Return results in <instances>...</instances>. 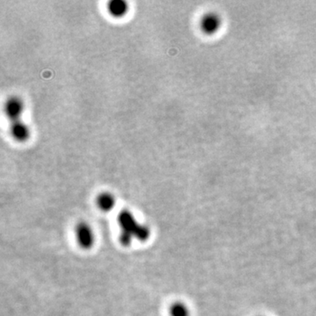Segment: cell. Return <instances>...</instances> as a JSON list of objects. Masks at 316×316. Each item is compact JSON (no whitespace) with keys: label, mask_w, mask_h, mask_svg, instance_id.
<instances>
[{"label":"cell","mask_w":316,"mask_h":316,"mask_svg":"<svg viewBox=\"0 0 316 316\" xmlns=\"http://www.w3.org/2000/svg\"><path fill=\"white\" fill-rule=\"evenodd\" d=\"M107 10L113 18H121L127 14L129 11V4L124 0H112L108 3Z\"/></svg>","instance_id":"8992f818"},{"label":"cell","mask_w":316,"mask_h":316,"mask_svg":"<svg viewBox=\"0 0 316 316\" xmlns=\"http://www.w3.org/2000/svg\"><path fill=\"white\" fill-rule=\"evenodd\" d=\"M5 115L11 120H21L22 114L25 110V104L21 98L12 96L6 99L4 105Z\"/></svg>","instance_id":"3957f363"},{"label":"cell","mask_w":316,"mask_h":316,"mask_svg":"<svg viewBox=\"0 0 316 316\" xmlns=\"http://www.w3.org/2000/svg\"><path fill=\"white\" fill-rule=\"evenodd\" d=\"M222 18L221 15L215 11L207 12L200 18V29L205 34L213 35L221 29Z\"/></svg>","instance_id":"7a4b0ae2"},{"label":"cell","mask_w":316,"mask_h":316,"mask_svg":"<svg viewBox=\"0 0 316 316\" xmlns=\"http://www.w3.org/2000/svg\"><path fill=\"white\" fill-rule=\"evenodd\" d=\"M118 222L120 227V243L128 246L131 242L136 240L143 241L149 239L150 231L149 228L137 222L135 216L129 210H122L118 215Z\"/></svg>","instance_id":"6da1fadb"},{"label":"cell","mask_w":316,"mask_h":316,"mask_svg":"<svg viewBox=\"0 0 316 316\" xmlns=\"http://www.w3.org/2000/svg\"><path fill=\"white\" fill-rule=\"evenodd\" d=\"M97 205L104 212H109L115 207V198L109 193H101L97 198Z\"/></svg>","instance_id":"52a82bcc"},{"label":"cell","mask_w":316,"mask_h":316,"mask_svg":"<svg viewBox=\"0 0 316 316\" xmlns=\"http://www.w3.org/2000/svg\"><path fill=\"white\" fill-rule=\"evenodd\" d=\"M76 240L80 246L84 249H90L92 247L94 243V235L92 232L91 227L82 222L76 226Z\"/></svg>","instance_id":"277c9868"},{"label":"cell","mask_w":316,"mask_h":316,"mask_svg":"<svg viewBox=\"0 0 316 316\" xmlns=\"http://www.w3.org/2000/svg\"><path fill=\"white\" fill-rule=\"evenodd\" d=\"M171 316H190L188 308L182 302H176L170 309Z\"/></svg>","instance_id":"ba28073f"},{"label":"cell","mask_w":316,"mask_h":316,"mask_svg":"<svg viewBox=\"0 0 316 316\" xmlns=\"http://www.w3.org/2000/svg\"><path fill=\"white\" fill-rule=\"evenodd\" d=\"M10 134L16 142H25L29 140L31 131L26 124L22 120L11 121Z\"/></svg>","instance_id":"5b68a950"}]
</instances>
